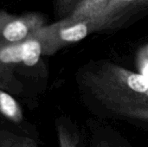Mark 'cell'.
Returning <instances> with one entry per match:
<instances>
[{"instance_id":"obj_1","label":"cell","mask_w":148,"mask_h":147,"mask_svg":"<svg viewBox=\"0 0 148 147\" xmlns=\"http://www.w3.org/2000/svg\"><path fill=\"white\" fill-rule=\"evenodd\" d=\"M84 80L90 94L114 113L148 107V80L141 74L106 62L88 71Z\"/></svg>"},{"instance_id":"obj_2","label":"cell","mask_w":148,"mask_h":147,"mask_svg":"<svg viewBox=\"0 0 148 147\" xmlns=\"http://www.w3.org/2000/svg\"><path fill=\"white\" fill-rule=\"evenodd\" d=\"M44 51L42 29L34 36L18 43L0 42V88L13 90L18 83L13 75L18 65L31 67L38 63Z\"/></svg>"},{"instance_id":"obj_3","label":"cell","mask_w":148,"mask_h":147,"mask_svg":"<svg viewBox=\"0 0 148 147\" xmlns=\"http://www.w3.org/2000/svg\"><path fill=\"white\" fill-rule=\"evenodd\" d=\"M44 40L43 55L55 54L62 48L82 41L92 33L89 23L86 21H75L66 16L42 28Z\"/></svg>"},{"instance_id":"obj_4","label":"cell","mask_w":148,"mask_h":147,"mask_svg":"<svg viewBox=\"0 0 148 147\" xmlns=\"http://www.w3.org/2000/svg\"><path fill=\"white\" fill-rule=\"evenodd\" d=\"M45 26V19L38 13L16 16L0 10V42L18 43L26 41Z\"/></svg>"},{"instance_id":"obj_5","label":"cell","mask_w":148,"mask_h":147,"mask_svg":"<svg viewBox=\"0 0 148 147\" xmlns=\"http://www.w3.org/2000/svg\"><path fill=\"white\" fill-rule=\"evenodd\" d=\"M148 6V0H111L93 23V32L113 28L131 11Z\"/></svg>"},{"instance_id":"obj_6","label":"cell","mask_w":148,"mask_h":147,"mask_svg":"<svg viewBox=\"0 0 148 147\" xmlns=\"http://www.w3.org/2000/svg\"><path fill=\"white\" fill-rule=\"evenodd\" d=\"M111 0H80L68 17L75 21H86L93 32V23L105 10Z\"/></svg>"},{"instance_id":"obj_7","label":"cell","mask_w":148,"mask_h":147,"mask_svg":"<svg viewBox=\"0 0 148 147\" xmlns=\"http://www.w3.org/2000/svg\"><path fill=\"white\" fill-rule=\"evenodd\" d=\"M0 113L13 122L23 120V112L16 101L7 92L0 88Z\"/></svg>"},{"instance_id":"obj_8","label":"cell","mask_w":148,"mask_h":147,"mask_svg":"<svg viewBox=\"0 0 148 147\" xmlns=\"http://www.w3.org/2000/svg\"><path fill=\"white\" fill-rule=\"evenodd\" d=\"M0 147H37L29 139L12 136L0 143Z\"/></svg>"},{"instance_id":"obj_9","label":"cell","mask_w":148,"mask_h":147,"mask_svg":"<svg viewBox=\"0 0 148 147\" xmlns=\"http://www.w3.org/2000/svg\"><path fill=\"white\" fill-rule=\"evenodd\" d=\"M79 2L80 0H56L55 10L56 15L59 16L69 15Z\"/></svg>"},{"instance_id":"obj_10","label":"cell","mask_w":148,"mask_h":147,"mask_svg":"<svg viewBox=\"0 0 148 147\" xmlns=\"http://www.w3.org/2000/svg\"><path fill=\"white\" fill-rule=\"evenodd\" d=\"M58 141L60 147H77V140L63 126H58Z\"/></svg>"},{"instance_id":"obj_11","label":"cell","mask_w":148,"mask_h":147,"mask_svg":"<svg viewBox=\"0 0 148 147\" xmlns=\"http://www.w3.org/2000/svg\"><path fill=\"white\" fill-rule=\"evenodd\" d=\"M118 114H121L127 117L148 121V107H136V108H128L118 111Z\"/></svg>"},{"instance_id":"obj_12","label":"cell","mask_w":148,"mask_h":147,"mask_svg":"<svg viewBox=\"0 0 148 147\" xmlns=\"http://www.w3.org/2000/svg\"><path fill=\"white\" fill-rule=\"evenodd\" d=\"M140 69H141V75L148 80V60H144L142 61L140 64Z\"/></svg>"}]
</instances>
